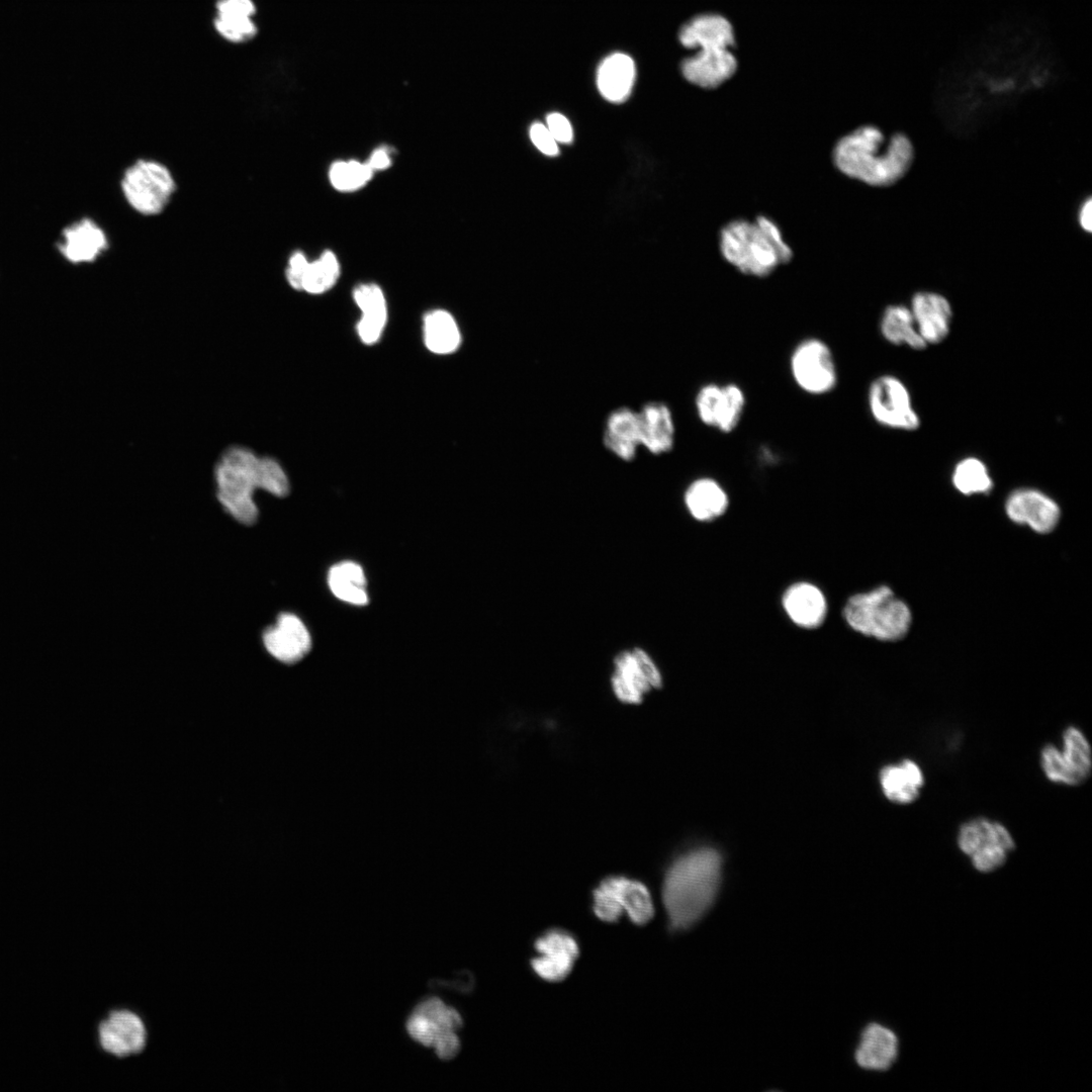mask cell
<instances>
[{
	"label": "cell",
	"instance_id": "cell-1",
	"mask_svg": "<svg viewBox=\"0 0 1092 1092\" xmlns=\"http://www.w3.org/2000/svg\"><path fill=\"white\" fill-rule=\"evenodd\" d=\"M915 146L902 131L886 135L874 124H864L842 135L834 145L832 161L844 176L872 187H890L911 170Z\"/></svg>",
	"mask_w": 1092,
	"mask_h": 1092
},
{
	"label": "cell",
	"instance_id": "cell-2",
	"mask_svg": "<svg viewBox=\"0 0 1092 1092\" xmlns=\"http://www.w3.org/2000/svg\"><path fill=\"white\" fill-rule=\"evenodd\" d=\"M216 497L224 512L244 526H253L259 518L254 499L256 490L284 497L289 480L282 466L273 458L260 457L244 446H232L214 467Z\"/></svg>",
	"mask_w": 1092,
	"mask_h": 1092
},
{
	"label": "cell",
	"instance_id": "cell-3",
	"mask_svg": "<svg viewBox=\"0 0 1092 1092\" xmlns=\"http://www.w3.org/2000/svg\"><path fill=\"white\" fill-rule=\"evenodd\" d=\"M721 859L712 849H700L676 859L666 872L662 901L673 929L694 924L711 906L718 891Z\"/></svg>",
	"mask_w": 1092,
	"mask_h": 1092
},
{
	"label": "cell",
	"instance_id": "cell-4",
	"mask_svg": "<svg viewBox=\"0 0 1092 1092\" xmlns=\"http://www.w3.org/2000/svg\"><path fill=\"white\" fill-rule=\"evenodd\" d=\"M678 37L684 47L698 50L680 66L682 76L693 85L715 89L736 73L734 30L726 17L715 13L695 16L681 26Z\"/></svg>",
	"mask_w": 1092,
	"mask_h": 1092
},
{
	"label": "cell",
	"instance_id": "cell-5",
	"mask_svg": "<svg viewBox=\"0 0 1092 1092\" xmlns=\"http://www.w3.org/2000/svg\"><path fill=\"white\" fill-rule=\"evenodd\" d=\"M719 249L729 265L743 275L756 278L769 276L793 258V250L782 230L764 215L726 223L720 231Z\"/></svg>",
	"mask_w": 1092,
	"mask_h": 1092
},
{
	"label": "cell",
	"instance_id": "cell-6",
	"mask_svg": "<svg viewBox=\"0 0 1092 1092\" xmlns=\"http://www.w3.org/2000/svg\"><path fill=\"white\" fill-rule=\"evenodd\" d=\"M842 616L853 631L882 641L902 639L911 625L909 608L887 585L848 598Z\"/></svg>",
	"mask_w": 1092,
	"mask_h": 1092
},
{
	"label": "cell",
	"instance_id": "cell-7",
	"mask_svg": "<svg viewBox=\"0 0 1092 1092\" xmlns=\"http://www.w3.org/2000/svg\"><path fill=\"white\" fill-rule=\"evenodd\" d=\"M119 188L128 208L144 218L162 215L173 201L178 183L171 168L161 160L140 157L122 171Z\"/></svg>",
	"mask_w": 1092,
	"mask_h": 1092
},
{
	"label": "cell",
	"instance_id": "cell-8",
	"mask_svg": "<svg viewBox=\"0 0 1092 1092\" xmlns=\"http://www.w3.org/2000/svg\"><path fill=\"white\" fill-rule=\"evenodd\" d=\"M794 384L810 396L830 394L839 381L837 362L829 344L816 336L801 339L789 355Z\"/></svg>",
	"mask_w": 1092,
	"mask_h": 1092
},
{
	"label": "cell",
	"instance_id": "cell-9",
	"mask_svg": "<svg viewBox=\"0 0 1092 1092\" xmlns=\"http://www.w3.org/2000/svg\"><path fill=\"white\" fill-rule=\"evenodd\" d=\"M958 845L972 859L976 870L989 873L1004 864L1015 843L1005 826L986 818L964 823L959 830Z\"/></svg>",
	"mask_w": 1092,
	"mask_h": 1092
},
{
	"label": "cell",
	"instance_id": "cell-10",
	"mask_svg": "<svg viewBox=\"0 0 1092 1092\" xmlns=\"http://www.w3.org/2000/svg\"><path fill=\"white\" fill-rule=\"evenodd\" d=\"M747 397L736 382L709 381L702 384L694 398L698 420L721 434H731L742 422Z\"/></svg>",
	"mask_w": 1092,
	"mask_h": 1092
},
{
	"label": "cell",
	"instance_id": "cell-11",
	"mask_svg": "<svg viewBox=\"0 0 1092 1092\" xmlns=\"http://www.w3.org/2000/svg\"><path fill=\"white\" fill-rule=\"evenodd\" d=\"M868 406L873 419L883 427L915 430L920 425L907 387L893 375H881L871 382Z\"/></svg>",
	"mask_w": 1092,
	"mask_h": 1092
},
{
	"label": "cell",
	"instance_id": "cell-12",
	"mask_svg": "<svg viewBox=\"0 0 1092 1092\" xmlns=\"http://www.w3.org/2000/svg\"><path fill=\"white\" fill-rule=\"evenodd\" d=\"M1064 750L1046 744L1040 753L1042 769L1049 780L1079 786L1091 775L1092 756L1087 738L1077 727L1069 726L1064 734Z\"/></svg>",
	"mask_w": 1092,
	"mask_h": 1092
},
{
	"label": "cell",
	"instance_id": "cell-13",
	"mask_svg": "<svg viewBox=\"0 0 1092 1092\" xmlns=\"http://www.w3.org/2000/svg\"><path fill=\"white\" fill-rule=\"evenodd\" d=\"M612 688L622 703L639 704L645 694L662 685L660 671L642 649L622 651L614 660Z\"/></svg>",
	"mask_w": 1092,
	"mask_h": 1092
},
{
	"label": "cell",
	"instance_id": "cell-14",
	"mask_svg": "<svg viewBox=\"0 0 1092 1092\" xmlns=\"http://www.w3.org/2000/svg\"><path fill=\"white\" fill-rule=\"evenodd\" d=\"M534 948L538 956L531 960V967L539 978L551 983L566 979L579 956L574 936L559 928L543 932L536 938Z\"/></svg>",
	"mask_w": 1092,
	"mask_h": 1092
},
{
	"label": "cell",
	"instance_id": "cell-15",
	"mask_svg": "<svg viewBox=\"0 0 1092 1092\" xmlns=\"http://www.w3.org/2000/svg\"><path fill=\"white\" fill-rule=\"evenodd\" d=\"M148 1032L143 1019L133 1011H111L98 1026V1041L102 1050L117 1058L143 1052Z\"/></svg>",
	"mask_w": 1092,
	"mask_h": 1092
},
{
	"label": "cell",
	"instance_id": "cell-16",
	"mask_svg": "<svg viewBox=\"0 0 1092 1092\" xmlns=\"http://www.w3.org/2000/svg\"><path fill=\"white\" fill-rule=\"evenodd\" d=\"M262 642L271 656L287 664L298 662L311 648L306 626L291 613L279 614L276 623L263 632Z\"/></svg>",
	"mask_w": 1092,
	"mask_h": 1092
},
{
	"label": "cell",
	"instance_id": "cell-17",
	"mask_svg": "<svg viewBox=\"0 0 1092 1092\" xmlns=\"http://www.w3.org/2000/svg\"><path fill=\"white\" fill-rule=\"evenodd\" d=\"M1006 514L1017 524H1027L1035 532L1045 534L1055 529L1060 520L1058 504L1035 489H1018L1006 500Z\"/></svg>",
	"mask_w": 1092,
	"mask_h": 1092
},
{
	"label": "cell",
	"instance_id": "cell-18",
	"mask_svg": "<svg viewBox=\"0 0 1092 1092\" xmlns=\"http://www.w3.org/2000/svg\"><path fill=\"white\" fill-rule=\"evenodd\" d=\"M910 310L926 345L945 339L952 316L951 305L945 296L935 291H918L912 296Z\"/></svg>",
	"mask_w": 1092,
	"mask_h": 1092
},
{
	"label": "cell",
	"instance_id": "cell-19",
	"mask_svg": "<svg viewBox=\"0 0 1092 1092\" xmlns=\"http://www.w3.org/2000/svg\"><path fill=\"white\" fill-rule=\"evenodd\" d=\"M637 412L641 448L655 456L669 453L675 444V422L669 405L653 400Z\"/></svg>",
	"mask_w": 1092,
	"mask_h": 1092
},
{
	"label": "cell",
	"instance_id": "cell-20",
	"mask_svg": "<svg viewBox=\"0 0 1092 1092\" xmlns=\"http://www.w3.org/2000/svg\"><path fill=\"white\" fill-rule=\"evenodd\" d=\"M109 248L105 231L93 219L82 218L64 230L59 249L74 264L95 262Z\"/></svg>",
	"mask_w": 1092,
	"mask_h": 1092
},
{
	"label": "cell",
	"instance_id": "cell-21",
	"mask_svg": "<svg viewBox=\"0 0 1092 1092\" xmlns=\"http://www.w3.org/2000/svg\"><path fill=\"white\" fill-rule=\"evenodd\" d=\"M256 14L253 0H217L213 27L222 39L235 44L245 43L258 33Z\"/></svg>",
	"mask_w": 1092,
	"mask_h": 1092
},
{
	"label": "cell",
	"instance_id": "cell-22",
	"mask_svg": "<svg viewBox=\"0 0 1092 1092\" xmlns=\"http://www.w3.org/2000/svg\"><path fill=\"white\" fill-rule=\"evenodd\" d=\"M782 606L789 619L803 629L818 628L827 615L824 594L817 585L807 581L791 584L783 595Z\"/></svg>",
	"mask_w": 1092,
	"mask_h": 1092
},
{
	"label": "cell",
	"instance_id": "cell-23",
	"mask_svg": "<svg viewBox=\"0 0 1092 1092\" xmlns=\"http://www.w3.org/2000/svg\"><path fill=\"white\" fill-rule=\"evenodd\" d=\"M603 444L617 458L632 461L641 448L638 412L629 406L613 410L605 421Z\"/></svg>",
	"mask_w": 1092,
	"mask_h": 1092
},
{
	"label": "cell",
	"instance_id": "cell-24",
	"mask_svg": "<svg viewBox=\"0 0 1092 1092\" xmlns=\"http://www.w3.org/2000/svg\"><path fill=\"white\" fill-rule=\"evenodd\" d=\"M684 502L694 519L709 522L724 515L729 506V496L715 478L702 476L688 485Z\"/></svg>",
	"mask_w": 1092,
	"mask_h": 1092
},
{
	"label": "cell",
	"instance_id": "cell-25",
	"mask_svg": "<svg viewBox=\"0 0 1092 1092\" xmlns=\"http://www.w3.org/2000/svg\"><path fill=\"white\" fill-rule=\"evenodd\" d=\"M353 298L361 310L357 325L358 335L364 344L377 342L387 321V307L381 288L374 283L358 285Z\"/></svg>",
	"mask_w": 1092,
	"mask_h": 1092
},
{
	"label": "cell",
	"instance_id": "cell-26",
	"mask_svg": "<svg viewBox=\"0 0 1092 1092\" xmlns=\"http://www.w3.org/2000/svg\"><path fill=\"white\" fill-rule=\"evenodd\" d=\"M635 64L623 53L608 56L600 64L597 85L601 95L610 102L621 103L631 93L635 81Z\"/></svg>",
	"mask_w": 1092,
	"mask_h": 1092
},
{
	"label": "cell",
	"instance_id": "cell-27",
	"mask_svg": "<svg viewBox=\"0 0 1092 1092\" xmlns=\"http://www.w3.org/2000/svg\"><path fill=\"white\" fill-rule=\"evenodd\" d=\"M897 1056L898 1039L892 1030L877 1023L864 1029L855 1053V1060L860 1067L884 1071L893 1065Z\"/></svg>",
	"mask_w": 1092,
	"mask_h": 1092
},
{
	"label": "cell",
	"instance_id": "cell-28",
	"mask_svg": "<svg viewBox=\"0 0 1092 1092\" xmlns=\"http://www.w3.org/2000/svg\"><path fill=\"white\" fill-rule=\"evenodd\" d=\"M880 782L888 800L897 804H909L919 797L924 778L916 762L904 759L900 763L883 767Z\"/></svg>",
	"mask_w": 1092,
	"mask_h": 1092
},
{
	"label": "cell",
	"instance_id": "cell-29",
	"mask_svg": "<svg viewBox=\"0 0 1092 1092\" xmlns=\"http://www.w3.org/2000/svg\"><path fill=\"white\" fill-rule=\"evenodd\" d=\"M880 332L889 343L907 345L912 349H924L926 343L920 336L910 307L903 304L888 305L881 316Z\"/></svg>",
	"mask_w": 1092,
	"mask_h": 1092
},
{
	"label": "cell",
	"instance_id": "cell-30",
	"mask_svg": "<svg viewBox=\"0 0 1092 1092\" xmlns=\"http://www.w3.org/2000/svg\"><path fill=\"white\" fill-rule=\"evenodd\" d=\"M328 584L339 600L363 606L368 603L366 577L362 567L353 561L333 565L328 573Z\"/></svg>",
	"mask_w": 1092,
	"mask_h": 1092
},
{
	"label": "cell",
	"instance_id": "cell-31",
	"mask_svg": "<svg viewBox=\"0 0 1092 1092\" xmlns=\"http://www.w3.org/2000/svg\"><path fill=\"white\" fill-rule=\"evenodd\" d=\"M424 339L427 348L436 354L452 353L461 343L454 317L443 309L433 310L425 316Z\"/></svg>",
	"mask_w": 1092,
	"mask_h": 1092
},
{
	"label": "cell",
	"instance_id": "cell-32",
	"mask_svg": "<svg viewBox=\"0 0 1092 1092\" xmlns=\"http://www.w3.org/2000/svg\"><path fill=\"white\" fill-rule=\"evenodd\" d=\"M621 905L624 913L636 925H644L654 915V907L648 888L641 882L619 876Z\"/></svg>",
	"mask_w": 1092,
	"mask_h": 1092
},
{
	"label": "cell",
	"instance_id": "cell-33",
	"mask_svg": "<svg viewBox=\"0 0 1092 1092\" xmlns=\"http://www.w3.org/2000/svg\"><path fill=\"white\" fill-rule=\"evenodd\" d=\"M340 277V263L332 251H325L321 256L309 261L302 278L301 291L309 294H322L331 289Z\"/></svg>",
	"mask_w": 1092,
	"mask_h": 1092
},
{
	"label": "cell",
	"instance_id": "cell-34",
	"mask_svg": "<svg viewBox=\"0 0 1092 1092\" xmlns=\"http://www.w3.org/2000/svg\"><path fill=\"white\" fill-rule=\"evenodd\" d=\"M952 482L954 487L964 494L986 493L993 486L986 465L974 457L963 459L957 464Z\"/></svg>",
	"mask_w": 1092,
	"mask_h": 1092
},
{
	"label": "cell",
	"instance_id": "cell-35",
	"mask_svg": "<svg viewBox=\"0 0 1092 1092\" xmlns=\"http://www.w3.org/2000/svg\"><path fill=\"white\" fill-rule=\"evenodd\" d=\"M373 173L367 163L341 160L331 165L329 180L338 191L354 192L364 187L371 180Z\"/></svg>",
	"mask_w": 1092,
	"mask_h": 1092
},
{
	"label": "cell",
	"instance_id": "cell-36",
	"mask_svg": "<svg viewBox=\"0 0 1092 1092\" xmlns=\"http://www.w3.org/2000/svg\"><path fill=\"white\" fill-rule=\"evenodd\" d=\"M593 911L604 922H617L624 911L619 891V876L604 879L593 892Z\"/></svg>",
	"mask_w": 1092,
	"mask_h": 1092
},
{
	"label": "cell",
	"instance_id": "cell-37",
	"mask_svg": "<svg viewBox=\"0 0 1092 1092\" xmlns=\"http://www.w3.org/2000/svg\"><path fill=\"white\" fill-rule=\"evenodd\" d=\"M405 1027L408 1035L425 1046H434L440 1032L435 1022L417 1013H412Z\"/></svg>",
	"mask_w": 1092,
	"mask_h": 1092
},
{
	"label": "cell",
	"instance_id": "cell-38",
	"mask_svg": "<svg viewBox=\"0 0 1092 1092\" xmlns=\"http://www.w3.org/2000/svg\"><path fill=\"white\" fill-rule=\"evenodd\" d=\"M308 263L306 255L300 250L293 251L288 257L284 274L286 282L292 289L301 291L302 278Z\"/></svg>",
	"mask_w": 1092,
	"mask_h": 1092
},
{
	"label": "cell",
	"instance_id": "cell-39",
	"mask_svg": "<svg viewBox=\"0 0 1092 1092\" xmlns=\"http://www.w3.org/2000/svg\"><path fill=\"white\" fill-rule=\"evenodd\" d=\"M529 133L532 143L542 154L550 157L558 155V143L544 123L536 122L532 124Z\"/></svg>",
	"mask_w": 1092,
	"mask_h": 1092
},
{
	"label": "cell",
	"instance_id": "cell-40",
	"mask_svg": "<svg viewBox=\"0 0 1092 1092\" xmlns=\"http://www.w3.org/2000/svg\"><path fill=\"white\" fill-rule=\"evenodd\" d=\"M440 1060H453L460 1052L461 1042L455 1031L440 1030L434 1046Z\"/></svg>",
	"mask_w": 1092,
	"mask_h": 1092
},
{
	"label": "cell",
	"instance_id": "cell-41",
	"mask_svg": "<svg viewBox=\"0 0 1092 1092\" xmlns=\"http://www.w3.org/2000/svg\"><path fill=\"white\" fill-rule=\"evenodd\" d=\"M545 125L558 144H570L572 142V126L569 120L561 113L553 112L548 114Z\"/></svg>",
	"mask_w": 1092,
	"mask_h": 1092
},
{
	"label": "cell",
	"instance_id": "cell-42",
	"mask_svg": "<svg viewBox=\"0 0 1092 1092\" xmlns=\"http://www.w3.org/2000/svg\"><path fill=\"white\" fill-rule=\"evenodd\" d=\"M446 1008L447 1006L440 998L432 997L418 1004L413 1013L422 1015L436 1023Z\"/></svg>",
	"mask_w": 1092,
	"mask_h": 1092
},
{
	"label": "cell",
	"instance_id": "cell-43",
	"mask_svg": "<svg viewBox=\"0 0 1092 1092\" xmlns=\"http://www.w3.org/2000/svg\"><path fill=\"white\" fill-rule=\"evenodd\" d=\"M462 1017L459 1012L448 1006L436 1022L440 1030H450L455 1032L462 1027Z\"/></svg>",
	"mask_w": 1092,
	"mask_h": 1092
},
{
	"label": "cell",
	"instance_id": "cell-44",
	"mask_svg": "<svg viewBox=\"0 0 1092 1092\" xmlns=\"http://www.w3.org/2000/svg\"><path fill=\"white\" fill-rule=\"evenodd\" d=\"M1077 222L1079 228L1086 234L1092 232V199L1090 196L1086 197L1079 205L1077 211Z\"/></svg>",
	"mask_w": 1092,
	"mask_h": 1092
},
{
	"label": "cell",
	"instance_id": "cell-45",
	"mask_svg": "<svg viewBox=\"0 0 1092 1092\" xmlns=\"http://www.w3.org/2000/svg\"><path fill=\"white\" fill-rule=\"evenodd\" d=\"M366 163L373 172L385 170L391 165L390 154L385 148H377L372 152Z\"/></svg>",
	"mask_w": 1092,
	"mask_h": 1092
}]
</instances>
